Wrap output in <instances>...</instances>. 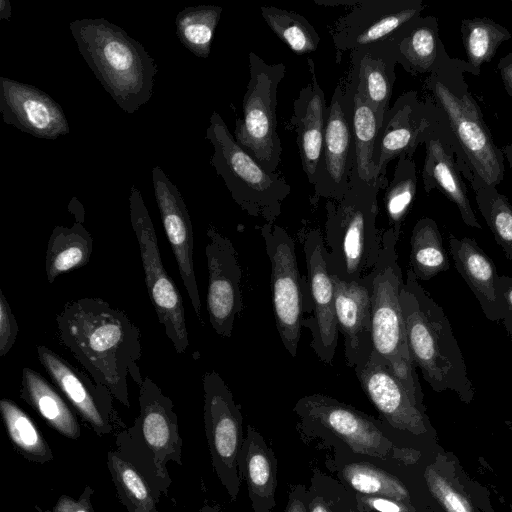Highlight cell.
Wrapping results in <instances>:
<instances>
[{
    "label": "cell",
    "instance_id": "obj_53",
    "mask_svg": "<svg viewBox=\"0 0 512 512\" xmlns=\"http://www.w3.org/2000/svg\"><path fill=\"white\" fill-rule=\"evenodd\" d=\"M512 2V0H510Z\"/></svg>",
    "mask_w": 512,
    "mask_h": 512
},
{
    "label": "cell",
    "instance_id": "obj_10",
    "mask_svg": "<svg viewBox=\"0 0 512 512\" xmlns=\"http://www.w3.org/2000/svg\"><path fill=\"white\" fill-rule=\"evenodd\" d=\"M129 211L144 271L145 283L159 323L178 354L188 348V331L182 296L166 272L160 256L155 228L139 189L132 185Z\"/></svg>",
    "mask_w": 512,
    "mask_h": 512
},
{
    "label": "cell",
    "instance_id": "obj_32",
    "mask_svg": "<svg viewBox=\"0 0 512 512\" xmlns=\"http://www.w3.org/2000/svg\"><path fill=\"white\" fill-rule=\"evenodd\" d=\"M93 238L83 223L71 227L55 226L47 244L45 256L46 278L53 284L58 276L85 266L91 257Z\"/></svg>",
    "mask_w": 512,
    "mask_h": 512
},
{
    "label": "cell",
    "instance_id": "obj_34",
    "mask_svg": "<svg viewBox=\"0 0 512 512\" xmlns=\"http://www.w3.org/2000/svg\"><path fill=\"white\" fill-rule=\"evenodd\" d=\"M410 245V269L418 280H430L449 269L450 260L438 225L433 219L423 217L416 222Z\"/></svg>",
    "mask_w": 512,
    "mask_h": 512
},
{
    "label": "cell",
    "instance_id": "obj_7",
    "mask_svg": "<svg viewBox=\"0 0 512 512\" xmlns=\"http://www.w3.org/2000/svg\"><path fill=\"white\" fill-rule=\"evenodd\" d=\"M398 239L391 229L382 232L378 261L366 275L371 301L373 353L389 367L413 399L423 405V392L409 352L400 302L404 281L396 251Z\"/></svg>",
    "mask_w": 512,
    "mask_h": 512
},
{
    "label": "cell",
    "instance_id": "obj_36",
    "mask_svg": "<svg viewBox=\"0 0 512 512\" xmlns=\"http://www.w3.org/2000/svg\"><path fill=\"white\" fill-rule=\"evenodd\" d=\"M222 12L223 8L216 5H198L181 10L175 20L179 41L195 56L207 58Z\"/></svg>",
    "mask_w": 512,
    "mask_h": 512
},
{
    "label": "cell",
    "instance_id": "obj_20",
    "mask_svg": "<svg viewBox=\"0 0 512 512\" xmlns=\"http://www.w3.org/2000/svg\"><path fill=\"white\" fill-rule=\"evenodd\" d=\"M154 196L161 221L174 254L181 279L197 318H201V300L194 270V237L187 206L178 188L159 166L152 169Z\"/></svg>",
    "mask_w": 512,
    "mask_h": 512
},
{
    "label": "cell",
    "instance_id": "obj_4",
    "mask_svg": "<svg viewBox=\"0 0 512 512\" xmlns=\"http://www.w3.org/2000/svg\"><path fill=\"white\" fill-rule=\"evenodd\" d=\"M464 60L448 54L427 76L423 87L446 116L473 178L497 187L505 174V156L484 121L480 106L469 91Z\"/></svg>",
    "mask_w": 512,
    "mask_h": 512
},
{
    "label": "cell",
    "instance_id": "obj_47",
    "mask_svg": "<svg viewBox=\"0 0 512 512\" xmlns=\"http://www.w3.org/2000/svg\"><path fill=\"white\" fill-rule=\"evenodd\" d=\"M49 512H92L89 495H84L78 501L67 496H62L54 508Z\"/></svg>",
    "mask_w": 512,
    "mask_h": 512
},
{
    "label": "cell",
    "instance_id": "obj_50",
    "mask_svg": "<svg viewBox=\"0 0 512 512\" xmlns=\"http://www.w3.org/2000/svg\"><path fill=\"white\" fill-rule=\"evenodd\" d=\"M0 19H11V4L9 0H0Z\"/></svg>",
    "mask_w": 512,
    "mask_h": 512
},
{
    "label": "cell",
    "instance_id": "obj_46",
    "mask_svg": "<svg viewBox=\"0 0 512 512\" xmlns=\"http://www.w3.org/2000/svg\"><path fill=\"white\" fill-rule=\"evenodd\" d=\"M284 512H309L306 485L298 484L291 488Z\"/></svg>",
    "mask_w": 512,
    "mask_h": 512
},
{
    "label": "cell",
    "instance_id": "obj_19",
    "mask_svg": "<svg viewBox=\"0 0 512 512\" xmlns=\"http://www.w3.org/2000/svg\"><path fill=\"white\" fill-rule=\"evenodd\" d=\"M425 158L422 169L423 188L427 194L439 190L459 210L462 221L471 228L481 229L471 206L463 177L473 180L455 140L448 121L444 123L424 144Z\"/></svg>",
    "mask_w": 512,
    "mask_h": 512
},
{
    "label": "cell",
    "instance_id": "obj_29",
    "mask_svg": "<svg viewBox=\"0 0 512 512\" xmlns=\"http://www.w3.org/2000/svg\"><path fill=\"white\" fill-rule=\"evenodd\" d=\"M140 414L135 428L158 460L175 455L180 443L177 416L171 399L149 377H144L139 387Z\"/></svg>",
    "mask_w": 512,
    "mask_h": 512
},
{
    "label": "cell",
    "instance_id": "obj_13",
    "mask_svg": "<svg viewBox=\"0 0 512 512\" xmlns=\"http://www.w3.org/2000/svg\"><path fill=\"white\" fill-rule=\"evenodd\" d=\"M448 120L428 98L421 100L414 90L400 95L384 114L373 153L381 188H386L388 163L400 156L413 158L425 142Z\"/></svg>",
    "mask_w": 512,
    "mask_h": 512
},
{
    "label": "cell",
    "instance_id": "obj_49",
    "mask_svg": "<svg viewBox=\"0 0 512 512\" xmlns=\"http://www.w3.org/2000/svg\"><path fill=\"white\" fill-rule=\"evenodd\" d=\"M68 209L71 213L75 215L76 222L83 223L84 220V214L80 213L81 211H84L82 208L81 203L77 200L76 197H73L69 203Z\"/></svg>",
    "mask_w": 512,
    "mask_h": 512
},
{
    "label": "cell",
    "instance_id": "obj_42",
    "mask_svg": "<svg viewBox=\"0 0 512 512\" xmlns=\"http://www.w3.org/2000/svg\"><path fill=\"white\" fill-rule=\"evenodd\" d=\"M109 466L121 495L127 498L134 511L154 512V500L138 471L130 463L111 452L109 453Z\"/></svg>",
    "mask_w": 512,
    "mask_h": 512
},
{
    "label": "cell",
    "instance_id": "obj_51",
    "mask_svg": "<svg viewBox=\"0 0 512 512\" xmlns=\"http://www.w3.org/2000/svg\"><path fill=\"white\" fill-rule=\"evenodd\" d=\"M502 151L504 153L505 160L508 162L509 168L512 171V144L503 146Z\"/></svg>",
    "mask_w": 512,
    "mask_h": 512
},
{
    "label": "cell",
    "instance_id": "obj_38",
    "mask_svg": "<svg viewBox=\"0 0 512 512\" xmlns=\"http://www.w3.org/2000/svg\"><path fill=\"white\" fill-rule=\"evenodd\" d=\"M475 192L478 209L502 248L512 262V205L497 187L488 185L474 177L470 182Z\"/></svg>",
    "mask_w": 512,
    "mask_h": 512
},
{
    "label": "cell",
    "instance_id": "obj_6",
    "mask_svg": "<svg viewBox=\"0 0 512 512\" xmlns=\"http://www.w3.org/2000/svg\"><path fill=\"white\" fill-rule=\"evenodd\" d=\"M293 412L299 433L307 439L320 440L332 451L409 462L410 451L397 445L398 439L379 418L329 395L303 396Z\"/></svg>",
    "mask_w": 512,
    "mask_h": 512
},
{
    "label": "cell",
    "instance_id": "obj_21",
    "mask_svg": "<svg viewBox=\"0 0 512 512\" xmlns=\"http://www.w3.org/2000/svg\"><path fill=\"white\" fill-rule=\"evenodd\" d=\"M37 355L53 383L78 414L97 433H109L116 415L111 391L46 346L39 345Z\"/></svg>",
    "mask_w": 512,
    "mask_h": 512
},
{
    "label": "cell",
    "instance_id": "obj_22",
    "mask_svg": "<svg viewBox=\"0 0 512 512\" xmlns=\"http://www.w3.org/2000/svg\"><path fill=\"white\" fill-rule=\"evenodd\" d=\"M0 112L6 124L37 138L54 140L70 132L64 110L49 94L3 76Z\"/></svg>",
    "mask_w": 512,
    "mask_h": 512
},
{
    "label": "cell",
    "instance_id": "obj_16",
    "mask_svg": "<svg viewBox=\"0 0 512 512\" xmlns=\"http://www.w3.org/2000/svg\"><path fill=\"white\" fill-rule=\"evenodd\" d=\"M350 7L329 31L337 63L347 51L390 38L426 6L421 0H352Z\"/></svg>",
    "mask_w": 512,
    "mask_h": 512
},
{
    "label": "cell",
    "instance_id": "obj_1",
    "mask_svg": "<svg viewBox=\"0 0 512 512\" xmlns=\"http://www.w3.org/2000/svg\"><path fill=\"white\" fill-rule=\"evenodd\" d=\"M61 343L114 398L130 405L128 380L143 383L140 330L122 310L101 298L67 302L56 316Z\"/></svg>",
    "mask_w": 512,
    "mask_h": 512
},
{
    "label": "cell",
    "instance_id": "obj_31",
    "mask_svg": "<svg viewBox=\"0 0 512 512\" xmlns=\"http://www.w3.org/2000/svg\"><path fill=\"white\" fill-rule=\"evenodd\" d=\"M20 397L56 431L71 439L79 437L77 419L62 396L41 374L28 367L22 370Z\"/></svg>",
    "mask_w": 512,
    "mask_h": 512
},
{
    "label": "cell",
    "instance_id": "obj_15",
    "mask_svg": "<svg viewBox=\"0 0 512 512\" xmlns=\"http://www.w3.org/2000/svg\"><path fill=\"white\" fill-rule=\"evenodd\" d=\"M307 269L304 291V310L311 313L302 325L311 332L310 346L326 365H332L338 344L334 285L325 258L323 233L309 228L301 233Z\"/></svg>",
    "mask_w": 512,
    "mask_h": 512
},
{
    "label": "cell",
    "instance_id": "obj_18",
    "mask_svg": "<svg viewBox=\"0 0 512 512\" xmlns=\"http://www.w3.org/2000/svg\"><path fill=\"white\" fill-rule=\"evenodd\" d=\"M205 255L208 269L207 311L219 336L230 338L236 318L244 308L241 293L242 269L231 240L210 225L206 231Z\"/></svg>",
    "mask_w": 512,
    "mask_h": 512
},
{
    "label": "cell",
    "instance_id": "obj_37",
    "mask_svg": "<svg viewBox=\"0 0 512 512\" xmlns=\"http://www.w3.org/2000/svg\"><path fill=\"white\" fill-rule=\"evenodd\" d=\"M417 188V171L413 158L400 156L397 159L393 178L385 188L384 206L388 229L400 237L403 223L413 204Z\"/></svg>",
    "mask_w": 512,
    "mask_h": 512
},
{
    "label": "cell",
    "instance_id": "obj_17",
    "mask_svg": "<svg viewBox=\"0 0 512 512\" xmlns=\"http://www.w3.org/2000/svg\"><path fill=\"white\" fill-rule=\"evenodd\" d=\"M361 387L379 413V419L398 439L428 432L425 408L405 389L389 367L372 352L354 368Z\"/></svg>",
    "mask_w": 512,
    "mask_h": 512
},
{
    "label": "cell",
    "instance_id": "obj_28",
    "mask_svg": "<svg viewBox=\"0 0 512 512\" xmlns=\"http://www.w3.org/2000/svg\"><path fill=\"white\" fill-rule=\"evenodd\" d=\"M239 471L245 480L254 512H273L276 506L277 459L260 432L248 424L239 456Z\"/></svg>",
    "mask_w": 512,
    "mask_h": 512
},
{
    "label": "cell",
    "instance_id": "obj_2",
    "mask_svg": "<svg viewBox=\"0 0 512 512\" xmlns=\"http://www.w3.org/2000/svg\"><path fill=\"white\" fill-rule=\"evenodd\" d=\"M69 28L87 65L124 112L133 114L151 99L158 69L139 41L105 18L77 19Z\"/></svg>",
    "mask_w": 512,
    "mask_h": 512
},
{
    "label": "cell",
    "instance_id": "obj_52",
    "mask_svg": "<svg viewBox=\"0 0 512 512\" xmlns=\"http://www.w3.org/2000/svg\"><path fill=\"white\" fill-rule=\"evenodd\" d=\"M203 512H218L217 509L215 508H211V507H206L205 510Z\"/></svg>",
    "mask_w": 512,
    "mask_h": 512
},
{
    "label": "cell",
    "instance_id": "obj_8",
    "mask_svg": "<svg viewBox=\"0 0 512 512\" xmlns=\"http://www.w3.org/2000/svg\"><path fill=\"white\" fill-rule=\"evenodd\" d=\"M205 138L214 149L210 164L234 202L248 215L275 223L291 186L277 173L264 169L235 140L219 113L210 116Z\"/></svg>",
    "mask_w": 512,
    "mask_h": 512
},
{
    "label": "cell",
    "instance_id": "obj_39",
    "mask_svg": "<svg viewBox=\"0 0 512 512\" xmlns=\"http://www.w3.org/2000/svg\"><path fill=\"white\" fill-rule=\"evenodd\" d=\"M260 12L268 27L295 54L305 55L318 48L319 34L304 16L273 6H262Z\"/></svg>",
    "mask_w": 512,
    "mask_h": 512
},
{
    "label": "cell",
    "instance_id": "obj_33",
    "mask_svg": "<svg viewBox=\"0 0 512 512\" xmlns=\"http://www.w3.org/2000/svg\"><path fill=\"white\" fill-rule=\"evenodd\" d=\"M352 87L354 88L353 137L355 156L350 178L361 180L380 190L382 188L373 161V153L383 118L376 113L363 95L354 86Z\"/></svg>",
    "mask_w": 512,
    "mask_h": 512
},
{
    "label": "cell",
    "instance_id": "obj_3",
    "mask_svg": "<svg viewBox=\"0 0 512 512\" xmlns=\"http://www.w3.org/2000/svg\"><path fill=\"white\" fill-rule=\"evenodd\" d=\"M400 302L409 352L424 380L437 392L451 390L470 401L473 385L449 319L410 268Z\"/></svg>",
    "mask_w": 512,
    "mask_h": 512
},
{
    "label": "cell",
    "instance_id": "obj_35",
    "mask_svg": "<svg viewBox=\"0 0 512 512\" xmlns=\"http://www.w3.org/2000/svg\"><path fill=\"white\" fill-rule=\"evenodd\" d=\"M467 59V73L480 75L481 66L490 62L499 46L509 40L510 31L488 17L463 19L460 26Z\"/></svg>",
    "mask_w": 512,
    "mask_h": 512
},
{
    "label": "cell",
    "instance_id": "obj_11",
    "mask_svg": "<svg viewBox=\"0 0 512 512\" xmlns=\"http://www.w3.org/2000/svg\"><path fill=\"white\" fill-rule=\"evenodd\" d=\"M260 235L271 264L276 328L284 348L295 357L303 327L306 278L299 272L295 242L286 229L275 223H264Z\"/></svg>",
    "mask_w": 512,
    "mask_h": 512
},
{
    "label": "cell",
    "instance_id": "obj_43",
    "mask_svg": "<svg viewBox=\"0 0 512 512\" xmlns=\"http://www.w3.org/2000/svg\"><path fill=\"white\" fill-rule=\"evenodd\" d=\"M424 478L430 493L447 512H474L467 498L433 467L426 468Z\"/></svg>",
    "mask_w": 512,
    "mask_h": 512
},
{
    "label": "cell",
    "instance_id": "obj_40",
    "mask_svg": "<svg viewBox=\"0 0 512 512\" xmlns=\"http://www.w3.org/2000/svg\"><path fill=\"white\" fill-rule=\"evenodd\" d=\"M0 412L12 442L27 456L49 460L51 452L32 419L13 401L0 400Z\"/></svg>",
    "mask_w": 512,
    "mask_h": 512
},
{
    "label": "cell",
    "instance_id": "obj_41",
    "mask_svg": "<svg viewBox=\"0 0 512 512\" xmlns=\"http://www.w3.org/2000/svg\"><path fill=\"white\" fill-rule=\"evenodd\" d=\"M309 512H357L353 494L331 475L316 470L307 486Z\"/></svg>",
    "mask_w": 512,
    "mask_h": 512
},
{
    "label": "cell",
    "instance_id": "obj_12",
    "mask_svg": "<svg viewBox=\"0 0 512 512\" xmlns=\"http://www.w3.org/2000/svg\"><path fill=\"white\" fill-rule=\"evenodd\" d=\"M204 424L212 463L231 498L239 493V456L244 441L240 406L220 374L204 373Z\"/></svg>",
    "mask_w": 512,
    "mask_h": 512
},
{
    "label": "cell",
    "instance_id": "obj_30",
    "mask_svg": "<svg viewBox=\"0 0 512 512\" xmlns=\"http://www.w3.org/2000/svg\"><path fill=\"white\" fill-rule=\"evenodd\" d=\"M398 64L411 75L430 74L448 54L434 16H419L391 36Z\"/></svg>",
    "mask_w": 512,
    "mask_h": 512
},
{
    "label": "cell",
    "instance_id": "obj_23",
    "mask_svg": "<svg viewBox=\"0 0 512 512\" xmlns=\"http://www.w3.org/2000/svg\"><path fill=\"white\" fill-rule=\"evenodd\" d=\"M337 326L344 339L346 364L355 368L373 352L370 290L366 276L344 281L331 275Z\"/></svg>",
    "mask_w": 512,
    "mask_h": 512
},
{
    "label": "cell",
    "instance_id": "obj_27",
    "mask_svg": "<svg viewBox=\"0 0 512 512\" xmlns=\"http://www.w3.org/2000/svg\"><path fill=\"white\" fill-rule=\"evenodd\" d=\"M448 242L455 267L475 295L485 317L493 322L502 320L499 275L491 258L473 238H457L450 234Z\"/></svg>",
    "mask_w": 512,
    "mask_h": 512
},
{
    "label": "cell",
    "instance_id": "obj_44",
    "mask_svg": "<svg viewBox=\"0 0 512 512\" xmlns=\"http://www.w3.org/2000/svg\"><path fill=\"white\" fill-rule=\"evenodd\" d=\"M18 324L10 304L0 289V356L4 357L13 347L18 335Z\"/></svg>",
    "mask_w": 512,
    "mask_h": 512
},
{
    "label": "cell",
    "instance_id": "obj_24",
    "mask_svg": "<svg viewBox=\"0 0 512 512\" xmlns=\"http://www.w3.org/2000/svg\"><path fill=\"white\" fill-rule=\"evenodd\" d=\"M398 462L405 461L379 460L333 451L325 466L355 494L386 498L411 507V493L394 470Z\"/></svg>",
    "mask_w": 512,
    "mask_h": 512
},
{
    "label": "cell",
    "instance_id": "obj_5",
    "mask_svg": "<svg viewBox=\"0 0 512 512\" xmlns=\"http://www.w3.org/2000/svg\"><path fill=\"white\" fill-rule=\"evenodd\" d=\"M379 191L350 178L341 199L326 201L324 254L331 275L357 281L375 267L382 245V232L376 226Z\"/></svg>",
    "mask_w": 512,
    "mask_h": 512
},
{
    "label": "cell",
    "instance_id": "obj_9",
    "mask_svg": "<svg viewBox=\"0 0 512 512\" xmlns=\"http://www.w3.org/2000/svg\"><path fill=\"white\" fill-rule=\"evenodd\" d=\"M242 117L235 123V140L267 171L276 173L282 146L277 132V93L286 73L284 63H267L250 52Z\"/></svg>",
    "mask_w": 512,
    "mask_h": 512
},
{
    "label": "cell",
    "instance_id": "obj_26",
    "mask_svg": "<svg viewBox=\"0 0 512 512\" xmlns=\"http://www.w3.org/2000/svg\"><path fill=\"white\" fill-rule=\"evenodd\" d=\"M307 63L311 80L294 100L289 123L296 132L302 169L308 182L313 185L321 156L328 106L317 80L315 64L311 58L307 59Z\"/></svg>",
    "mask_w": 512,
    "mask_h": 512
},
{
    "label": "cell",
    "instance_id": "obj_45",
    "mask_svg": "<svg viewBox=\"0 0 512 512\" xmlns=\"http://www.w3.org/2000/svg\"><path fill=\"white\" fill-rule=\"evenodd\" d=\"M498 287L503 307L502 321L512 341V277L499 275Z\"/></svg>",
    "mask_w": 512,
    "mask_h": 512
},
{
    "label": "cell",
    "instance_id": "obj_25",
    "mask_svg": "<svg viewBox=\"0 0 512 512\" xmlns=\"http://www.w3.org/2000/svg\"><path fill=\"white\" fill-rule=\"evenodd\" d=\"M398 64L392 38L350 52L347 82L360 92L376 113L388 111Z\"/></svg>",
    "mask_w": 512,
    "mask_h": 512
},
{
    "label": "cell",
    "instance_id": "obj_14",
    "mask_svg": "<svg viewBox=\"0 0 512 512\" xmlns=\"http://www.w3.org/2000/svg\"><path fill=\"white\" fill-rule=\"evenodd\" d=\"M354 88L346 81L336 86L327 109L320 160L314 178L312 206L321 198L341 199L349 189L354 166Z\"/></svg>",
    "mask_w": 512,
    "mask_h": 512
},
{
    "label": "cell",
    "instance_id": "obj_48",
    "mask_svg": "<svg viewBox=\"0 0 512 512\" xmlns=\"http://www.w3.org/2000/svg\"><path fill=\"white\" fill-rule=\"evenodd\" d=\"M497 70L506 92L512 98V53H508L499 59Z\"/></svg>",
    "mask_w": 512,
    "mask_h": 512
}]
</instances>
